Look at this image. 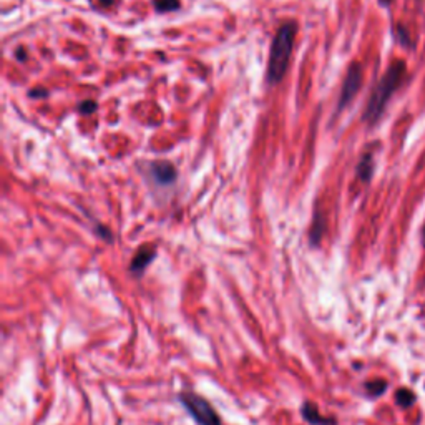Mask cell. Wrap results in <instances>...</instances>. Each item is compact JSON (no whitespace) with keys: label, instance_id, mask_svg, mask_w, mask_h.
<instances>
[{"label":"cell","instance_id":"obj_4","mask_svg":"<svg viewBox=\"0 0 425 425\" xmlns=\"http://www.w3.org/2000/svg\"><path fill=\"white\" fill-rule=\"evenodd\" d=\"M361 85H362V67L359 64H352L348 70V75H346L344 84H342L339 106H337V108L342 110L344 106H348L349 103L354 100V97L359 93Z\"/></svg>","mask_w":425,"mask_h":425},{"label":"cell","instance_id":"obj_2","mask_svg":"<svg viewBox=\"0 0 425 425\" xmlns=\"http://www.w3.org/2000/svg\"><path fill=\"white\" fill-rule=\"evenodd\" d=\"M296 30H298V27L294 22H286L276 32L274 40L271 44L270 65H267V84L270 85L279 84L286 73L292 45H294Z\"/></svg>","mask_w":425,"mask_h":425},{"label":"cell","instance_id":"obj_16","mask_svg":"<svg viewBox=\"0 0 425 425\" xmlns=\"http://www.w3.org/2000/svg\"><path fill=\"white\" fill-rule=\"evenodd\" d=\"M28 95H30L32 98H45V97H48V92L45 88H35V90H30Z\"/></svg>","mask_w":425,"mask_h":425},{"label":"cell","instance_id":"obj_1","mask_svg":"<svg viewBox=\"0 0 425 425\" xmlns=\"http://www.w3.org/2000/svg\"><path fill=\"white\" fill-rule=\"evenodd\" d=\"M407 75V65L404 60H395L389 65L381 80L374 86L372 93H370L369 102L364 110V122L369 125H374L381 120L384 110H386L387 103L392 98V95L399 90L402 85L404 78Z\"/></svg>","mask_w":425,"mask_h":425},{"label":"cell","instance_id":"obj_7","mask_svg":"<svg viewBox=\"0 0 425 425\" xmlns=\"http://www.w3.org/2000/svg\"><path fill=\"white\" fill-rule=\"evenodd\" d=\"M301 415H303V419L311 425H336L337 424V420L334 419V417H325L321 414L319 408H317L316 404H312V402H304L303 406H301Z\"/></svg>","mask_w":425,"mask_h":425},{"label":"cell","instance_id":"obj_12","mask_svg":"<svg viewBox=\"0 0 425 425\" xmlns=\"http://www.w3.org/2000/svg\"><path fill=\"white\" fill-rule=\"evenodd\" d=\"M153 6L156 12L160 14H167V12H173L180 9V0H153Z\"/></svg>","mask_w":425,"mask_h":425},{"label":"cell","instance_id":"obj_18","mask_svg":"<svg viewBox=\"0 0 425 425\" xmlns=\"http://www.w3.org/2000/svg\"><path fill=\"white\" fill-rule=\"evenodd\" d=\"M379 3H381L382 7H389L392 3V0H379Z\"/></svg>","mask_w":425,"mask_h":425},{"label":"cell","instance_id":"obj_19","mask_svg":"<svg viewBox=\"0 0 425 425\" xmlns=\"http://www.w3.org/2000/svg\"><path fill=\"white\" fill-rule=\"evenodd\" d=\"M113 2H115V0H102L103 6H106V3H108V6H110V3H113Z\"/></svg>","mask_w":425,"mask_h":425},{"label":"cell","instance_id":"obj_17","mask_svg":"<svg viewBox=\"0 0 425 425\" xmlns=\"http://www.w3.org/2000/svg\"><path fill=\"white\" fill-rule=\"evenodd\" d=\"M15 55H17V59L20 60V62H23V60H27V55H26V50H23V48H19L17 52H15Z\"/></svg>","mask_w":425,"mask_h":425},{"label":"cell","instance_id":"obj_11","mask_svg":"<svg viewBox=\"0 0 425 425\" xmlns=\"http://www.w3.org/2000/svg\"><path fill=\"white\" fill-rule=\"evenodd\" d=\"M415 402H417V395L414 390L406 389V387L395 390V404H397L399 407L410 408L412 406H415Z\"/></svg>","mask_w":425,"mask_h":425},{"label":"cell","instance_id":"obj_13","mask_svg":"<svg viewBox=\"0 0 425 425\" xmlns=\"http://www.w3.org/2000/svg\"><path fill=\"white\" fill-rule=\"evenodd\" d=\"M95 110H97V102H93V100H85L84 103H80V106H78V111L84 115L93 113Z\"/></svg>","mask_w":425,"mask_h":425},{"label":"cell","instance_id":"obj_5","mask_svg":"<svg viewBox=\"0 0 425 425\" xmlns=\"http://www.w3.org/2000/svg\"><path fill=\"white\" fill-rule=\"evenodd\" d=\"M156 258V249L153 246H142L136 251L133 259L130 263V272L135 278H142L143 272L147 271V267L155 261Z\"/></svg>","mask_w":425,"mask_h":425},{"label":"cell","instance_id":"obj_8","mask_svg":"<svg viewBox=\"0 0 425 425\" xmlns=\"http://www.w3.org/2000/svg\"><path fill=\"white\" fill-rule=\"evenodd\" d=\"M372 175H374V155L366 153L357 163V176L364 181V183H369Z\"/></svg>","mask_w":425,"mask_h":425},{"label":"cell","instance_id":"obj_15","mask_svg":"<svg viewBox=\"0 0 425 425\" xmlns=\"http://www.w3.org/2000/svg\"><path fill=\"white\" fill-rule=\"evenodd\" d=\"M97 234H98V236H100L102 239H105V241H108V243L113 241V236H111L110 229H108V228H105V226H100V225H98V226H97Z\"/></svg>","mask_w":425,"mask_h":425},{"label":"cell","instance_id":"obj_10","mask_svg":"<svg viewBox=\"0 0 425 425\" xmlns=\"http://www.w3.org/2000/svg\"><path fill=\"white\" fill-rule=\"evenodd\" d=\"M325 228V221L323 218V214L319 211H316L314 214V221H312V228L311 233H309V241H311V246H319L321 239H323V233Z\"/></svg>","mask_w":425,"mask_h":425},{"label":"cell","instance_id":"obj_14","mask_svg":"<svg viewBox=\"0 0 425 425\" xmlns=\"http://www.w3.org/2000/svg\"><path fill=\"white\" fill-rule=\"evenodd\" d=\"M395 37H397V40H399V44H402V45H410V40H408V34H407V30L404 27H397L395 28Z\"/></svg>","mask_w":425,"mask_h":425},{"label":"cell","instance_id":"obj_6","mask_svg":"<svg viewBox=\"0 0 425 425\" xmlns=\"http://www.w3.org/2000/svg\"><path fill=\"white\" fill-rule=\"evenodd\" d=\"M151 176H153V180L158 185H162V187H168V185H173L176 180V168L175 164L170 162H155L151 163L150 168Z\"/></svg>","mask_w":425,"mask_h":425},{"label":"cell","instance_id":"obj_20","mask_svg":"<svg viewBox=\"0 0 425 425\" xmlns=\"http://www.w3.org/2000/svg\"><path fill=\"white\" fill-rule=\"evenodd\" d=\"M422 241H424V245H425V223H424V228H422Z\"/></svg>","mask_w":425,"mask_h":425},{"label":"cell","instance_id":"obj_3","mask_svg":"<svg viewBox=\"0 0 425 425\" xmlns=\"http://www.w3.org/2000/svg\"><path fill=\"white\" fill-rule=\"evenodd\" d=\"M178 400L198 425H221L218 412L201 395L193 394V392H180Z\"/></svg>","mask_w":425,"mask_h":425},{"label":"cell","instance_id":"obj_9","mask_svg":"<svg viewBox=\"0 0 425 425\" xmlns=\"http://www.w3.org/2000/svg\"><path fill=\"white\" fill-rule=\"evenodd\" d=\"M387 389H389V384L384 379H372V381H367L364 384V390L367 394V397L370 399H379L386 394Z\"/></svg>","mask_w":425,"mask_h":425}]
</instances>
